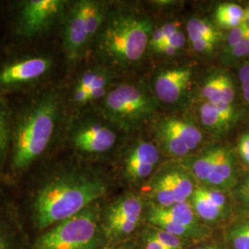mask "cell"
<instances>
[{"instance_id":"obj_1","label":"cell","mask_w":249,"mask_h":249,"mask_svg":"<svg viewBox=\"0 0 249 249\" xmlns=\"http://www.w3.org/2000/svg\"><path fill=\"white\" fill-rule=\"evenodd\" d=\"M106 182L95 175L71 171L54 177L38 191L34 218L39 229L65 221L106 194Z\"/></svg>"},{"instance_id":"obj_2","label":"cell","mask_w":249,"mask_h":249,"mask_svg":"<svg viewBox=\"0 0 249 249\" xmlns=\"http://www.w3.org/2000/svg\"><path fill=\"white\" fill-rule=\"evenodd\" d=\"M59 116V101L48 91L34 101L18 118L11 136L12 166L26 169L47 149Z\"/></svg>"},{"instance_id":"obj_3","label":"cell","mask_w":249,"mask_h":249,"mask_svg":"<svg viewBox=\"0 0 249 249\" xmlns=\"http://www.w3.org/2000/svg\"><path fill=\"white\" fill-rule=\"evenodd\" d=\"M152 32L151 20L147 16L116 10L107 16L101 31L99 53L116 67L132 66L142 59Z\"/></svg>"},{"instance_id":"obj_4","label":"cell","mask_w":249,"mask_h":249,"mask_svg":"<svg viewBox=\"0 0 249 249\" xmlns=\"http://www.w3.org/2000/svg\"><path fill=\"white\" fill-rule=\"evenodd\" d=\"M103 231L97 212L88 207L80 213L56 223L36 242V249H99Z\"/></svg>"},{"instance_id":"obj_5","label":"cell","mask_w":249,"mask_h":249,"mask_svg":"<svg viewBox=\"0 0 249 249\" xmlns=\"http://www.w3.org/2000/svg\"><path fill=\"white\" fill-rule=\"evenodd\" d=\"M103 111L113 124L129 131L151 118L155 111V103L144 89L125 83L107 92L104 97Z\"/></svg>"},{"instance_id":"obj_6","label":"cell","mask_w":249,"mask_h":249,"mask_svg":"<svg viewBox=\"0 0 249 249\" xmlns=\"http://www.w3.org/2000/svg\"><path fill=\"white\" fill-rule=\"evenodd\" d=\"M67 1L28 0L22 3L17 20V32L22 37H35L48 30L61 15Z\"/></svg>"},{"instance_id":"obj_7","label":"cell","mask_w":249,"mask_h":249,"mask_svg":"<svg viewBox=\"0 0 249 249\" xmlns=\"http://www.w3.org/2000/svg\"><path fill=\"white\" fill-rule=\"evenodd\" d=\"M74 147L85 153H104L110 151L116 142L113 128L96 120H86L78 124L71 135Z\"/></svg>"},{"instance_id":"obj_8","label":"cell","mask_w":249,"mask_h":249,"mask_svg":"<svg viewBox=\"0 0 249 249\" xmlns=\"http://www.w3.org/2000/svg\"><path fill=\"white\" fill-rule=\"evenodd\" d=\"M53 65L46 56H30L5 65L0 69V87L14 88L44 77Z\"/></svg>"},{"instance_id":"obj_9","label":"cell","mask_w":249,"mask_h":249,"mask_svg":"<svg viewBox=\"0 0 249 249\" xmlns=\"http://www.w3.org/2000/svg\"><path fill=\"white\" fill-rule=\"evenodd\" d=\"M192 80L191 68L183 66L160 71L154 80V92L160 102L172 105L184 96Z\"/></svg>"},{"instance_id":"obj_10","label":"cell","mask_w":249,"mask_h":249,"mask_svg":"<svg viewBox=\"0 0 249 249\" xmlns=\"http://www.w3.org/2000/svg\"><path fill=\"white\" fill-rule=\"evenodd\" d=\"M89 42L80 2H78L74 5L68 16L64 31L63 47L67 57L71 60L80 57Z\"/></svg>"},{"instance_id":"obj_11","label":"cell","mask_w":249,"mask_h":249,"mask_svg":"<svg viewBox=\"0 0 249 249\" xmlns=\"http://www.w3.org/2000/svg\"><path fill=\"white\" fill-rule=\"evenodd\" d=\"M236 173L234 158L227 148L219 147L213 168L203 187L226 190L235 187Z\"/></svg>"},{"instance_id":"obj_12","label":"cell","mask_w":249,"mask_h":249,"mask_svg":"<svg viewBox=\"0 0 249 249\" xmlns=\"http://www.w3.org/2000/svg\"><path fill=\"white\" fill-rule=\"evenodd\" d=\"M151 207L157 213L172 222L181 224L195 231L202 238L207 237L210 234L209 228L200 223L198 217L188 200L173 205L169 208H162L154 204L151 205Z\"/></svg>"},{"instance_id":"obj_13","label":"cell","mask_w":249,"mask_h":249,"mask_svg":"<svg viewBox=\"0 0 249 249\" xmlns=\"http://www.w3.org/2000/svg\"><path fill=\"white\" fill-rule=\"evenodd\" d=\"M142 212V200L134 194H127L118 198L108 208L105 223L122 220L141 221Z\"/></svg>"},{"instance_id":"obj_14","label":"cell","mask_w":249,"mask_h":249,"mask_svg":"<svg viewBox=\"0 0 249 249\" xmlns=\"http://www.w3.org/2000/svg\"><path fill=\"white\" fill-rule=\"evenodd\" d=\"M190 204L198 219L205 223H217L228 213V211L219 207L209 196L205 187H196L190 197Z\"/></svg>"},{"instance_id":"obj_15","label":"cell","mask_w":249,"mask_h":249,"mask_svg":"<svg viewBox=\"0 0 249 249\" xmlns=\"http://www.w3.org/2000/svg\"><path fill=\"white\" fill-rule=\"evenodd\" d=\"M150 196L154 200V205L162 208H169L177 203L185 202L179 197L172 187L166 171L160 173L157 178L152 180L150 187Z\"/></svg>"},{"instance_id":"obj_16","label":"cell","mask_w":249,"mask_h":249,"mask_svg":"<svg viewBox=\"0 0 249 249\" xmlns=\"http://www.w3.org/2000/svg\"><path fill=\"white\" fill-rule=\"evenodd\" d=\"M160 123L178 135L187 145L189 151L195 150L203 140L200 130L196 125L187 121L178 118H164L160 120Z\"/></svg>"},{"instance_id":"obj_17","label":"cell","mask_w":249,"mask_h":249,"mask_svg":"<svg viewBox=\"0 0 249 249\" xmlns=\"http://www.w3.org/2000/svg\"><path fill=\"white\" fill-rule=\"evenodd\" d=\"M80 5L87 35L90 41L104 26L107 18L105 6L100 2L91 0L80 1Z\"/></svg>"},{"instance_id":"obj_18","label":"cell","mask_w":249,"mask_h":249,"mask_svg":"<svg viewBox=\"0 0 249 249\" xmlns=\"http://www.w3.org/2000/svg\"><path fill=\"white\" fill-rule=\"evenodd\" d=\"M215 18L219 26L232 30L246 21V10L234 3H223L217 7Z\"/></svg>"},{"instance_id":"obj_19","label":"cell","mask_w":249,"mask_h":249,"mask_svg":"<svg viewBox=\"0 0 249 249\" xmlns=\"http://www.w3.org/2000/svg\"><path fill=\"white\" fill-rule=\"evenodd\" d=\"M225 240L231 249H249V214L228 226Z\"/></svg>"},{"instance_id":"obj_20","label":"cell","mask_w":249,"mask_h":249,"mask_svg":"<svg viewBox=\"0 0 249 249\" xmlns=\"http://www.w3.org/2000/svg\"><path fill=\"white\" fill-rule=\"evenodd\" d=\"M160 160L159 149L152 143L139 141L134 143L125 154L124 161L142 162L156 165Z\"/></svg>"},{"instance_id":"obj_21","label":"cell","mask_w":249,"mask_h":249,"mask_svg":"<svg viewBox=\"0 0 249 249\" xmlns=\"http://www.w3.org/2000/svg\"><path fill=\"white\" fill-rule=\"evenodd\" d=\"M156 135L160 147L163 151L175 157H183L189 153V149L178 135L172 132L163 124H159L156 127Z\"/></svg>"},{"instance_id":"obj_22","label":"cell","mask_w":249,"mask_h":249,"mask_svg":"<svg viewBox=\"0 0 249 249\" xmlns=\"http://www.w3.org/2000/svg\"><path fill=\"white\" fill-rule=\"evenodd\" d=\"M170 183L179 197L183 201H187L195 191L193 177L189 172L182 168H173L166 171Z\"/></svg>"},{"instance_id":"obj_23","label":"cell","mask_w":249,"mask_h":249,"mask_svg":"<svg viewBox=\"0 0 249 249\" xmlns=\"http://www.w3.org/2000/svg\"><path fill=\"white\" fill-rule=\"evenodd\" d=\"M199 117L201 124L208 130L213 135H222L226 132L230 127L221 116H219L216 107L213 104L205 102L199 107Z\"/></svg>"},{"instance_id":"obj_24","label":"cell","mask_w":249,"mask_h":249,"mask_svg":"<svg viewBox=\"0 0 249 249\" xmlns=\"http://www.w3.org/2000/svg\"><path fill=\"white\" fill-rule=\"evenodd\" d=\"M219 147L209 149L208 151H204L199 157H197L196 160L192 161L190 165V174L203 186L206 185L208 178L213 171Z\"/></svg>"},{"instance_id":"obj_25","label":"cell","mask_w":249,"mask_h":249,"mask_svg":"<svg viewBox=\"0 0 249 249\" xmlns=\"http://www.w3.org/2000/svg\"><path fill=\"white\" fill-rule=\"evenodd\" d=\"M187 31L191 43L201 39L221 40L220 31L212 22L203 18H191L187 23Z\"/></svg>"},{"instance_id":"obj_26","label":"cell","mask_w":249,"mask_h":249,"mask_svg":"<svg viewBox=\"0 0 249 249\" xmlns=\"http://www.w3.org/2000/svg\"><path fill=\"white\" fill-rule=\"evenodd\" d=\"M10 138L9 113L5 104L0 100V169L7 155Z\"/></svg>"},{"instance_id":"obj_27","label":"cell","mask_w":249,"mask_h":249,"mask_svg":"<svg viewBox=\"0 0 249 249\" xmlns=\"http://www.w3.org/2000/svg\"><path fill=\"white\" fill-rule=\"evenodd\" d=\"M149 227L144 231L149 233L153 238L159 241L163 246L169 249H184V241L167 231H163L157 227L148 225Z\"/></svg>"},{"instance_id":"obj_28","label":"cell","mask_w":249,"mask_h":249,"mask_svg":"<svg viewBox=\"0 0 249 249\" xmlns=\"http://www.w3.org/2000/svg\"><path fill=\"white\" fill-rule=\"evenodd\" d=\"M201 95L207 103L215 105L222 101L220 90V73H215L205 80Z\"/></svg>"},{"instance_id":"obj_29","label":"cell","mask_w":249,"mask_h":249,"mask_svg":"<svg viewBox=\"0 0 249 249\" xmlns=\"http://www.w3.org/2000/svg\"><path fill=\"white\" fill-rule=\"evenodd\" d=\"M124 166L126 177L133 181H139L149 178L155 167V165L149 163L134 161H124Z\"/></svg>"},{"instance_id":"obj_30","label":"cell","mask_w":249,"mask_h":249,"mask_svg":"<svg viewBox=\"0 0 249 249\" xmlns=\"http://www.w3.org/2000/svg\"><path fill=\"white\" fill-rule=\"evenodd\" d=\"M249 56V38L244 39L231 48L224 50L223 58L228 63H233Z\"/></svg>"},{"instance_id":"obj_31","label":"cell","mask_w":249,"mask_h":249,"mask_svg":"<svg viewBox=\"0 0 249 249\" xmlns=\"http://www.w3.org/2000/svg\"><path fill=\"white\" fill-rule=\"evenodd\" d=\"M220 90L222 101L232 104L235 96L234 84L231 78L223 72H220Z\"/></svg>"},{"instance_id":"obj_32","label":"cell","mask_w":249,"mask_h":249,"mask_svg":"<svg viewBox=\"0 0 249 249\" xmlns=\"http://www.w3.org/2000/svg\"><path fill=\"white\" fill-rule=\"evenodd\" d=\"M247 38H249V24L247 21H245L239 26L231 30L226 38L225 49L231 48L233 45Z\"/></svg>"},{"instance_id":"obj_33","label":"cell","mask_w":249,"mask_h":249,"mask_svg":"<svg viewBox=\"0 0 249 249\" xmlns=\"http://www.w3.org/2000/svg\"><path fill=\"white\" fill-rule=\"evenodd\" d=\"M239 80L243 98L249 105V59L242 63L239 68Z\"/></svg>"},{"instance_id":"obj_34","label":"cell","mask_w":249,"mask_h":249,"mask_svg":"<svg viewBox=\"0 0 249 249\" xmlns=\"http://www.w3.org/2000/svg\"><path fill=\"white\" fill-rule=\"evenodd\" d=\"M234 195L241 204L249 211V176L234 188Z\"/></svg>"},{"instance_id":"obj_35","label":"cell","mask_w":249,"mask_h":249,"mask_svg":"<svg viewBox=\"0 0 249 249\" xmlns=\"http://www.w3.org/2000/svg\"><path fill=\"white\" fill-rule=\"evenodd\" d=\"M214 106L216 107V110H217L219 116H221L227 124L231 125L235 118V112L232 107V104L221 101V102L215 104Z\"/></svg>"},{"instance_id":"obj_36","label":"cell","mask_w":249,"mask_h":249,"mask_svg":"<svg viewBox=\"0 0 249 249\" xmlns=\"http://www.w3.org/2000/svg\"><path fill=\"white\" fill-rule=\"evenodd\" d=\"M100 72H101V71L97 70V69L89 70V71L84 72L81 75V77H80V80L78 81L76 86L83 88V89H89L91 87V85L93 84V82L97 79Z\"/></svg>"},{"instance_id":"obj_37","label":"cell","mask_w":249,"mask_h":249,"mask_svg":"<svg viewBox=\"0 0 249 249\" xmlns=\"http://www.w3.org/2000/svg\"><path fill=\"white\" fill-rule=\"evenodd\" d=\"M218 42L219 41L213 40V39H201V40L192 42L191 44L193 46V49L197 53H209L213 51Z\"/></svg>"},{"instance_id":"obj_38","label":"cell","mask_w":249,"mask_h":249,"mask_svg":"<svg viewBox=\"0 0 249 249\" xmlns=\"http://www.w3.org/2000/svg\"><path fill=\"white\" fill-rule=\"evenodd\" d=\"M238 152L243 161L249 165V133L242 135L238 143Z\"/></svg>"},{"instance_id":"obj_39","label":"cell","mask_w":249,"mask_h":249,"mask_svg":"<svg viewBox=\"0 0 249 249\" xmlns=\"http://www.w3.org/2000/svg\"><path fill=\"white\" fill-rule=\"evenodd\" d=\"M163 44L171 45L173 48L178 51L182 49L186 44V36L181 31H178L175 35L169 37Z\"/></svg>"},{"instance_id":"obj_40","label":"cell","mask_w":249,"mask_h":249,"mask_svg":"<svg viewBox=\"0 0 249 249\" xmlns=\"http://www.w3.org/2000/svg\"><path fill=\"white\" fill-rule=\"evenodd\" d=\"M143 233H144V238H143L144 249H167L165 246H163L159 241L153 238L146 231H144Z\"/></svg>"},{"instance_id":"obj_41","label":"cell","mask_w":249,"mask_h":249,"mask_svg":"<svg viewBox=\"0 0 249 249\" xmlns=\"http://www.w3.org/2000/svg\"><path fill=\"white\" fill-rule=\"evenodd\" d=\"M74 101L79 105H84L90 102L88 90L76 86L74 90Z\"/></svg>"},{"instance_id":"obj_42","label":"cell","mask_w":249,"mask_h":249,"mask_svg":"<svg viewBox=\"0 0 249 249\" xmlns=\"http://www.w3.org/2000/svg\"><path fill=\"white\" fill-rule=\"evenodd\" d=\"M161 32L163 34V36L165 37V41L173 36L175 35L177 32L180 31V23L178 21H172V22H168L166 24H164L163 26L160 27Z\"/></svg>"},{"instance_id":"obj_43","label":"cell","mask_w":249,"mask_h":249,"mask_svg":"<svg viewBox=\"0 0 249 249\" xmlns=\"http://www.w3.org/2000/svg\"><path fill=\"white\" fill-rule=\"evenodd\" d=\"M194 249H223L217 245H206V246H200L198 248Z\"/></svg>"},{"instance_id":"obj_44","label":"cell","mask_w":249,"mask_h":249,"mask_svg":"<svg viewBox=\"0 0 249 249\" xmlns=\"http://www.w3.org/2000/svg\"><path fill=\"white\" fill-rule=\"evenodd\" d=\"M6 248V245L4 243V240L2 239V237L0 236V249H5Z\"/></svg>"},{"instance_id":"obj_45","label":"cell","mask_w":249,"mask_h":249,"mask_svg":"<svg viewBox=\"0 0 249 249\" xmlns=\"http://www.w3.org/2000/svg\"><path fill=\"white\" fill-rule=\"evenodd\" d=\"M246 21L249 24V9L246 10Z\"/></svg>"},{"instance_id":"obj_46","label":"cell","mask_w":249,"mask_h":249,"mask_svg":"<svg viewBox=\"0 0 249 249\" xmlns=\"http://www.w3.org/2000/svg\"><path fill=\"white\" fill-rule=\"evenodd\" d=\"M125 249V248H120V249Z\"/></svg>"}]
</instances>
